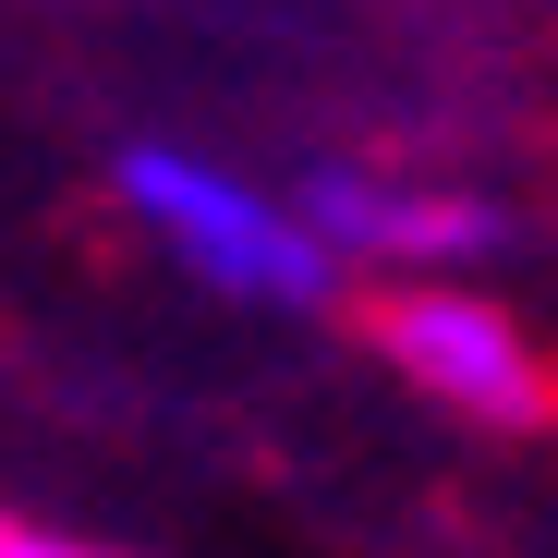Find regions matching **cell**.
<instances>
[{
  "mask_svg": "<svg viewBox=\"0 0 558 558\" xmlns=\"http://www.w3.org/2000/svg\"><path fill=\"white\" fill-rule=\"evenodd\" d=\"M0 558H73V534H37V522L0 510Z\"/></svg>",
  "mask_w": 558,
  "mask_h": 558,
  "instance_id": "obj_4",
  "label": "cell"
},
{
  "mask_svg": "<svg viewBox=\"0 0 558 558\" xmlns=\"http://www.w3.org/2000/svg\"><path fill=\"white\" fill-rule=\"evenodd\" d=\"M292 195L340 243V267H377V279H461V267H486L510 243V219L486 195H461V182H401L377 158H316Z\"/></svg>",
  "mask_w": 558,
  "mask_h": 558,
  "instance_id": "obj_3",
  "label": "cell"
},
{
  "mask_svg": "<svg viewBox=\"0 0 558 558\" xmlns=\"http://www.w3.org/2000/svg\"><path fill=\"white\" fill-rule=\"evenodd\" d=\"M364 340H377L425 401H449L461 425H498V437L558 425V364H546V340H534L498 292H474V279H389L377 316H364Z\"/></svg>",
  "mask_w": 558,
  "mask_h": 558,
  "instance_id": "obj_2",
  "label": "cell"
},
{
  "mask_svg": "<svg viewBox=\"0 0 558 558\" xmlns=\"http://www.w3.org/2000/svg\"><path fill=\"white\" fill-rule=\"evenodd\" d=\"M73 558H110V546H73Z\"/></svg>",
  "mask_w": 558,
  "mask_h": 558,
  "instance_id": "obj_5",
  "label": "cell"
},
{
  "mask_svg": "<svg viewBox=\"0 0 558 558\" xmlns=\"http://www.w3.org/2000/svg\"><path fill=\"white\" fill-rule=\"evenodd\" d=\"M110 207L231 304H267V316H328L340 304V243L304 219V195H267V182L195 158V146H122L110 158Z\"/></svg>",
  "mask_w": 558,
  "mask_h": 558,
  "instance_id": "obj_1",
  "label": "cell"
}]
</instances>
